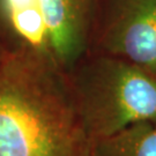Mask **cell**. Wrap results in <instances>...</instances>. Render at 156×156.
<instances>
[{
    "instance_id": "cell-1",
    "label": "cell",
    "mask_w": 156,
    "mask_h": 156,
    "mask_svg": "<svg viewBox=\"0 0 156 156\" xmlns=\"http://www.w3.org/2000/svg\"><path fill=\"white\" fill-rule=\"evenodd\" d=\"M50 56L21 46L0 58V156H91L74 95Z\"/></svg>"
},
{
    "instance_id": "cell-2",
    "label": "cell",
    "mask_w": 156,
    "mask_h": 156,
    "mask_svg": "<svg viewBox=\"0 0 156 156\" xmlns=\"http://www.w3.org/2000/svg\"><path fill=\"white\" fill-rule=\"evenodd\" d=\"M74 95L93 142L138 123L156 124V76L106 55L84 67Z\"/></svg>"
},
{
    "instance_id": "cell-3",
    "label": "cell",
    "mask_w": 156,
    "mask_h": 156,
    "mask_svg": "<svg viewBox=\"0 0 156 156\" xmlns=\"http://www.w3.org/2000/svg\"><path fill=\"white\" fill-rule=\"evenodd\" d=\"M101 44L156 76V0H102Z\"/></svg>"
},
{
    "instance_id": "cell-4",
    "label": "cell",
    "mask_w": 156,
    "mask_h": 156,
    "mask_svg": "<svg viewBox=\"0 0 156 156\" xmlns=\"http://www.w3.org/2000/svg\"><path fill=\"white\" fill-rule=\"evenodd\" d=\"M51 55L62 68L72 67L87 50L102 0H39Z\"/></svg>"
},
{
    "instance_id": "cell-5",
    "label": "cell",
    "mask_w": 156,
    "mask_h": 156,
    "mask_svg": "<svg viewBox=\"0 0 156 156\" xmlns=\"http://www.w3.org/2000/svg\"><path fill=\"white\" fill-rule=\"evenodd\" d=\"M0 21L20 39L21 46L52 57L39 0H0Z\"/></svg>"
},
{
    "instance_id": "cell-6",
    "label": "cell",
    "mask_w": 156,
    "mask_h": 156,
    "mask_svg": "<svg viewBox=\"0 0 156 156\" xmlns=\"http://www.w3.org/2000/svg\"><path fill=\"white\" fill-rule=\"evenodd\" d=\"M91 156H156V124H134L95 141Z\"/></svg>"
}]
</instances>
